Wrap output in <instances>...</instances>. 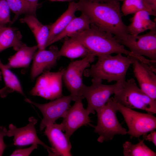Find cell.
Segmentation results:
<instances>
[{
    "label": "cell",
    "instance_id": "obj_5",
    "mask_svg": "<svg viewBox=\"0 0 156 156\" xmlns=\"http://www.w3.org/2000/svg\"><path fill=\"white\" fill-rule=\"evenodd\" d=\"M117 111L113 97H110L104 105L96 110L97 120L94 131L99 135L97 139L99 142L111 140L116 135L127 134L126 129L122 127L117 119Z\"/></svg>",
    "mask_w": 156,
    "mask_h": 156
},
{
    "label": "cell",
    "instance_id": "obj_22",
    "mask_svg": "<svg viewBox=\"0 0 156 156\" xmlns=\"http://www.w3.org/2000/svg\"><path fill=\"white\" fill-rule=\"evenodd\" d=\"M90 22L88 18L81 13L79 17H75L69 23L65 29L56 36L52 40L50 45L66 37L72 35L89 28Z\"/></svg>",
    "mask_w": 156,
    "mask_h": 156
},
{
    "label": "cell",
    "instance_id": "obj_23",
    "mask_svg": "<svg viewBox=\"0 0 156 156\" xmlns=\"http://www.w3.org/2000/svg\"><path fill=\"white\" fill-rule=\"evenodd\" d=\"M90 53L79 42L71 38L66 40L60 50L59 56L70 59L84 57Z\"/></svg>",
    "mask_w": 156,
    "mask_h": 156
},
{
    "label": "cell",
    "instance_id": "obj_36",
    "mask_svg": "<svg viewBox=\"0 0 156 156\" xmlns=\"http://www.w3.org/2000/svg\"><path fill=\"white\" fill-rule=\"evenodd\" d=\"M51 1H61V2H71L74 1L75 0H49Z\"/></svg>",
    "mask_w": 156,
    "mask_h": 156
},
{
    "label": "cell",
    "instance_id": "obj_35",
    "mask_svg": "<svg viewBox=\"0 0 156 156\" xmlns=\"http://www.w3.org/2000/svg\"><path fill=\"white\" fill-rule=\"evenodd\" d=\"M90 2L97 3H105L114 1H123V0H83Z\"/></svg>",
    "mask_w": 156,
    "mask_h": 156
},
{
    "label": "cell",
    "instance_id": "obj_16",
    "mask_svg": "<svg viewBox=\"0 0 156 156\" xmlns=\"http://www.w3.org/2000/svg\"><path fill=\"white\" fill-rule=\"evenodd\" d=\"M44 132L50 143L57 156H71V145L63 133L60 124L55 123L46 127Z\"/></svg>",
    "mask_w": 156,
    "mask_h": 156
},
{
    "label": "cell",
    "instance_id": "obj_6",
    "mask_svg": "<svg viewBox=\"0 0 156 156\" xmlns=\"http://www.w3.org/2000/svg\"><path fill=\"white\" fill-rule=\"evenodd\" d=\"M95 56L89 53L82 59L71 62L64 69L62 79L70 93L72 101L84 99L83 92L85 84L83 76L85 70L95 60Z\"/></svg>",
    "mask_w": 156,
    "mask_h": 156
},
{
    "label": "cell",
    "instance_id": "obj_38",
    "mask_svg": "<svg viewBox=\"0 0 156 156\" xmlns=\"http://www.w3.org/2000/svg\"><path fill=\"white\" fill-rule=\"evenodd\" d=\"M1 71H0V80H1Z\"/></svg>",
    "mask_w": 156,
    "mask_h": 156
},
{
    "label": "cell",
    "instance_id": "obj_12",
    "mask_svg": "<svg viewBox=\"0 0 156 156\" xmlns=\"http://www.w3.org/2000/svg\"><path fill=\"white\" fill-rule=\"evenodd\" d=\"M64 69L57 72H45L38 78L30 94L47 100H53L61 96L62 90L59 80Z\"/></svg>",
    "mask_w": 156,
    "mask_h": 156
},
{
    "label": "cell",
    "instance_id": "obj_1",
    "mask_svg": "<svg viewBox=\"0 0 156 156\" xmlns=\"http://www.w3.org/2000/svg\"><path fill=\"white\" fill-rule=\"evenodd\" d=\"M77 11L86 15L90 24L113 35L118 41L129 34L122 18L120 1L97 3L79 0Z\"/></svg>",
    "mask_w": 156,
    "mask_h": 156
},
{
    "label": "cell",
    "instance_id": "obj_31",
    "mask_svg": "<svg viewBox=\"0 0 156 156\" xmlns=\"http://www.w3.org/2000/svg\"><path fill=\"white\" fill-rule=\"evenodd\" d=\"M150 133H147L143 135V140H146L152 142L156 146V132L153 131L150 132Z\"/></svg>",
    "mask_w": 156,
    "mask_h": 156
},
{
    "label": "cell",
    "instance_id": "obj_30",
    "mask_svg": "<svg viewBox=\"0 0 156 156\" xmlns=\"http://www.w3.org/2000/svg\"><path fill=\"white\" fill-rule=\"evenodd\" d=\"M7 130L6 127L0 126V156H2L6 147L3 138L6 136Z\"/></svg>",
    "mask_w": 156,
    "mask_h": 156
},
{
    "label": "cell",
    "instance_id": "obj_29",
    "mask_svg": "<svg viewBox=\"0 0 156 156\" xmlns=\"http://www.w3.org/2000/svg\"><path fill=\"white\" fill-rule=\"evenodd\" d=\"M38 144H33L29 147L19 149L14 151L10 155L11 156H28L35 149L37 148Z\"/></svg>",
    "mask_w": 156,
    "mask_h": 156
},
{
    "label": "cell",
    "instance_id": "obj_18",
    "mask_svg": "<svg viewBox=\"0 0 156 156\" xmlns=\"http://www.w3.org/2000/svg\"><path fill=\"white\" fill-rule=\"evenodd\" d=\"M149 12L145 10L134 14L131 23L127 26L129 34L136 36L144 31L156 29V22L150 18Z\"/></svg>",
    "mask_w": 156,
    "mask_h": 156
},
{
    "label": "cell",
    "instance_id": "obj_15",
    "mask_svg": "<svg viewBox=\"0 0 156 156\" xmlns=\"http://www.w3.org/2000/svg\"><path fill=\"white\" fill-rule=\"evenodd\" d=\"M59 50L55 46H51L46 50H39L34 54L30 73L32 80L40 74L49 71L56 64L59 55Z\"/></svg>",
    "mask_w": 156,
    "mask_h": 156
},
{
    "label": "cell",
    "instance_id": "obj_8",
    "mask_svg": "<svg viewBox=\"0 0 156 156\" xmlns=\"http://www.w3.org/2000/svg\"><path fill=\"white\" fill-rule=\"evenodd\" d=\"M91 81L90 86L85 85L82 94L87 102L86 109L89 115L94 114L96 109L107 102L110 96L115 93L118 86V82L111 85L103 84L102 80L97 78H92Z\"/></svg>",
    "mask_w": 156,
    "mask_h": 156
},
{
    "label": "cell",
    "instance_id": "obj_10",
    "mask_svg": "<svg viewBox=\"0 0 156 156\" xmlns=\"http://www.w3.org/2000/svg\"><path fill=\"white\" fill-rule=\"evenodd\" d=\"M118 41L127 47L133 53L156 60V29L142 35L128 34L125 39Z\"/></svg>",
    "mask_w": 156,
    "mask_h": 156
},
{
    "label": "cell",
    "instance_id": "obj_2",
    "mask_svg": "<svg viewBox=\"0 0 156 156\" xmlns=\"http://www.w3.org/2000/svg\"><path fill=\"white\" fill-rule=\"evenodd\" d=\"M69 38L79 42L89 53L97 57L121 53L138 59L139 56L125 49L112 34L91 24L89 28L77 33Z\"/></svg>",
    "mask_w": 156,
    "mask_h": 156
},
{
    "label": "cell",
    "instance_id": "obj_19",
    "mask_svg": "<svg viewBox=\"0 0 156 156\" xmlns=\"http://www.w3.org/2000/svg\"><path fill=\"white\" fill-rule=\"evenodd\" d=\"M77 11V3L74 1L70 2L66 11L55 22L50 25L47 47L50 45L53 38L61 33L75 17V13Z\"/></svg>",
    "mask_w": 156,
    "mask_h": 156
},
{
    "label": "cell",
    "instance_id": "obj_28",
    "mask_svg": "<svg viewBox=\"0 0 156 156\" xmlns=\"http://www.w3.org/2000/svg\"><path fill=\"white\" fill-rule=\"evenodd\" d=\"M10 9L5 0H0V25H5L12 23L10 20Z\"/></svg>",
    "mask_w": 156,
    "mask_h": 156
},
{
    "label": "cell",
    "instance_id": "obj_24",
    "mask_svg": "<svg viewBox=\"0 0 156 156\" xmlns=\"http://www.w3.org/2000/svg\"><path fill=\"white\" fill-rule=\"evenodd\" d=\"M122 146L123 154L125 156H156V153L144 144L143 140H140L135 144L127 141L123 144Z\"/></svg>",
    "mask_w": 156,
    "mask_h": 156
},
{
    "label": "cell",
    "instance_id": "obj_14",
    "mask_svg": "<svg viewBox=\"0 0 156 156\" xmlns=\"http://www.w3.org/2000/svg\"><path fill=\"white\" fill-rule=\"evenodd\" d=\"M82 99L75 101L68 110L62 122L60 124L62 131L70 139V136L81 127L89 124L91 120L86 109L82 103Z\"/></svg>",
    "mask_w": 156,
    "mask_h": 156
},
{
    "label": "cell",
    "instance_id": "obj_7",
    "mask_svg": "<svg viewBox=\"0 0 156 156\" xmlns=\"http://www.w3.org/2000/svg\"><path fill=\"white\" fill-rule=\"evenodd\" d=\"M116 102L117 111L122 115L128 128L127 134L130 138H139L156 129V117L153 114L138 112Z\"/></svg>",
    "mask_w": 156,
    "mask_h": 156
},
{
    "label": "cell",
    "instance_id": "obj_4",
    "mask_svg": "<svg viewBox=\"0 0 156 156\" xmlns=\"http://www.w3.org/2000/svg\"><path fill=\"white\" fill-rule=\"evenodd\" d=\"M118 82L113 97L116 102L131 109L144 110L153 114L156 113V101L144 93L133 78Z\"/></svg>",
    "mask_w": 156,
    "mask_h": 156
},
{
    "label": "cell",
    "instance_id": "obj_33",
    "mask_svg": "<svg viewBox=\"0 0 156 156\" xmlns=\"http://www.w3.org/2000/svg\"><path fill=\"white\" fill-rule=\"evenodd\" d=\"M144 1L153 11L156 12V0H144Z\"/></svg>",
    "mask_w": 156,
    "mask_h": 156
},
{
    "label": "cell",
    "instance_id": "obj_32",
    "mask_svg": "<svg viewBox=\"0 0 156 156\" xmlns=\"http://www.w3.org/2000/svg\"><path fill=\"white\" fill-rule=\"evenodd\" d=\"M29 5L33 14L35 15L36 11L38 5V0H27Z\"/></svg>",
    "mask_w": 156,
    "mask_h": 156
},
{
    "label": "cell",
    "instance_id": "obj_25",
    "mask_svg": "<svg viewBox=\"0 0 156 156\" xmlns=\"http://www.w3.org/2000/svg\"><path fill=\"white\" fill-rule=\"evenodd\" d=\"M123 1L121 10L124 16L145 10L148 11L150 15L156 16V12L153 11L144 0H123Z\"/></svg>",
    "mask_w": 156,
    "mask_h": 156
},
{
    "label": "cell",
    "instance_id": "obj_34",
    "mask_svg": "<svg viewBox=\"0 0 156 156\" xmlns=\"http://www.w3.org/2000/svg\"><path fill=\"white\" fill-rule=\"evenodd\" d=\"M11 90L6 86L0 89V96L3 97L5 96Z\"/></svg>",
    "mask_w": 156,
    "mask_h": 156
},
{
    "label": "cell",
    "instance_id": "obj_27",
    "mask_svg": "<svg viewBox=\"0 0 156 156\" xmlns=\"http://www.w3.org/2000/svg\"><path fill=\"white\" fill-rule=\"evenodd\" d=\"M5 0L10 10L15 14L12 23L22 14H33L27 0Z\"/></svg>",
    "mask_w": 156,
    "mask_h": 156
},
{
    "label": "cell",
    "instance_id": "obj_9",
    "mask_svg": "<svg viewBox=\"0 0 156 156\" xmlns=\"http://www.w3.org/2000/svg\"><path fill=\"white\" fill-rule=\"evenodd\" d=\"M25 101L36 107L42 114L43 118L40 126V129L42 131L49 125L55 123L58 118L64 117L70 107V104L72 99L70 94L62 96L44 104L35 103L27 98L25 99Z\"/></svg>",
    "mask_w": 156,
    "mask_h": 156
},
{
    "label": "cell",
    "instance_id": "obj_17",
    "mask_svg": "<svg viewBox=\"0 0 156 156\" xmlns=\"http://www.w3.org/2000/svg\"><path fill=\"white\" fill-rule=\"evenodd\" d=\"M21 22L26 24L33 34L37 44L38 49H44L49 34L50 25H43L35 15L27 14L20 19Z\"/></svg>",
    "mask_w": 156,
    "mask_h": 156
},
{
    "label": "cell",
    "instance_id": "obj_21",
    "mask_svg": "<svg viewBox=\"0 0 156 156\" xmlns=\"http://www.w3.org/2000/svg\"><path fill=\"white\" fill-rule=\"evenodd\" d=\"M20 32L17 28L5 26L0 31V52L11 47L17 51L24 44Z\"/></svg>",
    "mask_w": 156,
    "mask_h": 156
},
{
    "label": "cell",
    "instance_id": "obj_37",
    "mask_svg": "<svg viewBox=\"0 0 156 156\" xmlns=\"http://www.w3.org/2000/svg\"><path fill=\"white\" fill-rule=\"evenodd\" d=\"M5 26H6L0 25V31Z\"/></svg>",
    "mask_w": 156,
    "mask_h": 156
},
{
    "label": "cell",
    "instance_id": "obj_13",
    "mask_svg": "<svg viewBox=\"0 0 156 156\" xmlns=\"http://www.w3.org/2000/svg\"><path fill=\"white\" fill-rule=\"evenodd\" d=\"M139 88L152 99L156 101L155 66L135 59L132 64Z\"/></svg>",
    "mask_w": 156,
    "mask_h": 156
},
{
    "label": "cell",
    "instance_id": "obj_3",
    "mask_svg": "<svg viewBox=\"0 0 156 156\" xmlns=\"http://www.w3.org/2000/svg\"><path fill=\"white\" fill-rule=\"evenodd\" d=\"M97 62L89 69L84 71L83 75L87 77L105 80L110 83L125 80L126 75L131 65L135 58L124 56L121 53L98 57Z\"/></svg>",
    "mask_w": 156,
    "mask_h": 156
},
{
    "label": "cell",
    "instance_id": "obj_26",
    "mask_svg": "<svg viewBox=\"0 0 156 156\" xmlns=\"http://www.w3.org/2000/svg\"><path fill=\"white\" fill-rule=\"evenodd\" d=\"M0 70L7 87L25 96L20 81L16 76L12 73L0 60Z\"/></svg>",
    "mask_w": 156,
    "mask_h": 156
},
{
    "label": "cell",
    "instance_id": "obj_11",
    "mask_svg": "<svg viewBox=\"0 0 156 156\" xmlns=\"http://www.w3.org/2000/svg\"><path fill=\"white\" fill-rule=\"evenodd\" d=\"M28 123L26 126L17 128L13 124H10L7 130L6 136L14 137V145L23 146L30 144L40 145L47 151L49 155L56 156V152L51 147L41 141L37 135L35 125L38 120L34 117H29Z\"/></svg>",
    "mask_w": 156,
    "mask_h": 156
},
{
    "label": "cell",
    "instance_id": "obj_20",
    "mask_svg": "<svg viewBox=\"0 0 156 156\" xmlns=\"http://www.w3.org/2000/svg\"><path fill=\"white\" fill-rule=\"evenodd\" d=\"M38 49L37 45L30 47L23 44L17 52L9 59L8 62L5 65L9 69L27 67Z\"/></svg>",
    "mask_w": 156,
    "mask_h": 156
}]
</instances>
